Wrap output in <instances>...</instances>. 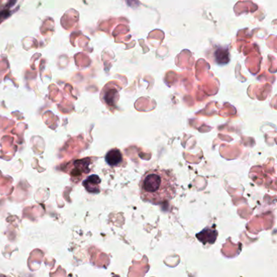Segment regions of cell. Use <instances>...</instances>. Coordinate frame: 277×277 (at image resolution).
Returning a JSON list of instances; mask_svg holds the SVG:
<instances>
[{
    "instance_id": "obj_5",
    "label": "cell",
    "mask_w": 277,
    "mask_h": 277,
    "mask_svg": "<svg viewBox=\"0 0 277 277\" xmlns=\"http://www.w3.org/2000/svg\"><path fill=\"white\" fill-rule=\"evenodd\" d=\"M90 161H89V159L76 161L74 163L75 167L72 172V175L77 176L82 175V174L87 173L90 171Z\"/></svg>"
},
{
    "instance_id": "obj_6",
    "label": "cell",
    "mask_w": 277,
    "mask_h": 277,
    "mask_svg": "<svg viewBox=\"0 0 277 277\" xmlns=\"http://www.w3.org/2000/svg\"><path fill=\"white\" fill-rule=\"evenodd\" d=\"M216 61L220 64H227L229 61V51L227 49L219 48L215 54Z\"/></svg>"
},
{
    "instance_id": "obj_8",
    "label": "cell",
    "mask_w": 277,
    "mask_h": 277,
    "mask_svg": "<svg viewBox=\"0 0 277 277\" xmlns=\"http://www.w3.org/2000/svg\"><path fill=\"white\" fill-rule=\"evenodd\" d=\"M127 2L130 6H136L137 4H138V0H127Z\"/></svg>"
},
{
    "instance_id": "obj_2",
    "label": "cell",
    "mask_w": 277,
    "mask_h": 277,
    "mask_svg": "<svg viewBox=\"0 0 277 277\" xmlns=\"http://www.w3.org/2000/svg\"><path fill=\"white\" fill-rule=\"evenodd\" d=\"M101 183V180L97 175H92L89 176L88 178L84 180V187L86 188L87 191L93 194H98L100 191L99 185Z\"/></svg>"
},
{
    "instance_id": "obj_1",
    "label": "cell",
    "mask_w": 277,
    "mask_h": 277,
    "mask_svg": "<svg viewBox=\"0 0 277 277\" xmlns=\"http://www.w3.org/2000/svg\"><path fill=\"white\" fill-rule=\"evenodd\" d=\"M143 200L160 204L172 200L177 190L176 177L171 170L153 168L141 176L139 183Z\"/></svg>"
},
{
    "instance_id": "obj_7",
    "label": "cell",
    "mask_w": 277,
    "mask_h": 277,
    "mask_svg": "<svg viewBox=\"0 0 277 277\" xmlns=\"http://www.w3.org/2000/svg\"><path fill=\"white\" fill-rule=\"evenodd\" d=\"M10 11L8 10H5V11H0V22H2V20H4L6 18L8 17L10 15Z\"/></svg>"
},
{
    "instance_id": "obj_4",
    "label": "cell",
    "mask_w": 277,
    "mask_h": 277,
    "mask_svg": "<svg viewBox=\"0 0 277 277\" xmlns=\"http://www.w3.org/2000/svg\"><path fill=\"white\" fill-rule=\"evenodd\" d=\"M216 237H217V232L208 228L197 234L198 239L203 243H213L216 241Z\"/></svg>"
},
{
    "instance_id": "obj_3",
    "label": "cell",
    "mask_w": 277,
    "mask_h": 277,
    "mask_svg": "<svg viewBox=\"0 0 277 277\" xmlns=\"http://www.w3.org/2000/svg\"><path fill=\"white\" fill-rule=\"evenodd\" d=\"M122 159H123L122 153L119 149H117V148L109 150L105 156L106 162L113 167L118 166L122 162Z\"/></svg>"
}]
</instances>
